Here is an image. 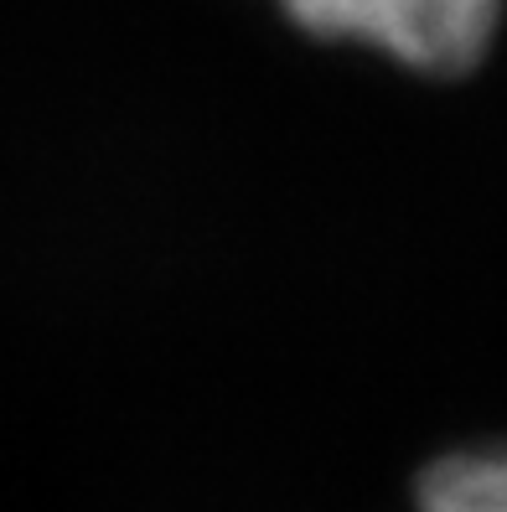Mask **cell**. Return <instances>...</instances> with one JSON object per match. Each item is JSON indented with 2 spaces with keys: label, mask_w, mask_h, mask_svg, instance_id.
<instances>
[{
  "label": "cell",
  "mask_w": 507,
  "mask_h": 512,
  "mask_svg": "<svg viewBox=\"0 0 507 512\" xmlns=\"http://www.w3.org/2000/svg\"><path fill=\"white\" fill-rule=\"evenodd\" d=\"M311 37L373 47L414 73L451 78L482 63L502 0H275Z\"/></svg>",
  "instance_id": "1"
},
{
  "label": "cell",
  "mask_w": 507,
  "mask_h": 512,
  "mask_svg": "<svg viewBox=\"0 0 507 512\" xmlns=\"http://www.w3.org/2000/svg\"><path fill=\"white\" fill-rule=\"evenodd\" d=\"M420 512H507V445L451 450L420 476Z\"/></svg>",
  "instance_id": "2"
}]
</instances>
